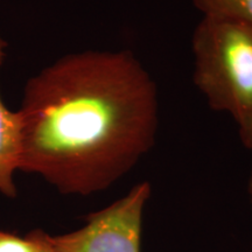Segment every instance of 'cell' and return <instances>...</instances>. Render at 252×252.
I'll use <instances>...</instances> for the list:
<instances>
[{"label":"cell","mask_w":252,"mask_h":252,"mask_svg":"<svg viewBox=\"0 0 252 252\" xmlns=\"http://www.w3.org/2000/svg\"><path fill=\"white\" fill-rule=\"evenodd\" d=\"M20 171L64 195L105 190L153 149L157 84L130 50L69 53L26 82Z\"/></svg>","instance_id":"obj_1"},{"label":"cell","mask_w":252,"mask_h":252,"mask_svg":"<svg viewBox=\"0 0 252 252\" xmlns=\"http://www.w3.org/2000/svg\"><path fill=\"white\" fill-rule=\"evenodd\" d=\"M151 196V185H135L117 201L90 214L86 224L68 234H46L58 252H140L144 209Z\"/></svg>","instance_id":"obj_3"},{"label":"cell","mask_w":252,"mask_h":252,"mask_svg":"<svg viewBox=\"0 0 252 252\" xmlns=\"http://www.w3.org/2000/svg\"><path fill=\"white\" fill-rule=\"evenodd\" d=\"M7 42L0 35V67L5 58ZM23 149V118L20 111L6 108L0 96V194L17 195L14 173L20 171Z\"/></svg>","instance_id":"obj_4"},{"label":"cell","mask_w":252,"mask_h":252,"mask_svg":"<svg viewBox=\"0 0 252 252\" xmlns=\"http://www.w3.org/2000/svg\"><path fill=\"white\" fill-rule=\"evenodd\" d=\"M36 231H37V235H39V238L41 242V250L39 252H58L48 244V242H47V239H46V232L40 231V230H36Z\"/></svg>","instance_id":"obj_6"},{"label":"cell","mask_w":252,"mask_h":252,"mask_svg":"<svg viewBox=\"0 0 252 252\" xmlns=\"http://www.w3.org/2000/svg\"><path fill=\"white\" fill-rule=\"evenodd\" d=\"M248 191H249V195H250V201H251V206H252V171H251V174H250V179H249Z\"/></svg>","instance_id":"obj_7"},{"label":"cell","mask_w":252,"mask_h":252,"mask_svg":"<svg viewBox=\"0 0 252 252\" xmlns=\"http://www.w3.org/2000/svg\"><path fill=\"white\" fill-rule=\"evenodd\" d=\"M193 82L214 111L228 113L252 150V27L202 17L191 36Z\"/></svg>","instance_id":"obj_2"},{"label":"cell","mask_w":252,"mask_h":252,"mask_svg":"<svg viewBox=\"0 0 252 252\" xmlns=\"http://www.w3.org/2000/svg\"><path fill=\"white\" fill-rule=\"evenodd\" d=\"M202 17L238 21L252 27V0H190Z\"/></svg>","instance_id":"obj_5"}]
</instances>
